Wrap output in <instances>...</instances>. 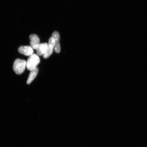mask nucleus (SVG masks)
Wrapping results in <instances>:
<instances>
[{
	"label": "nucleus",
	"instance_id": "f257e3e1",
	"mask_svg": "<svg viewBox=\"0 0 147 147\" xmlns=\"http://www.w3.org/2000/svg\"><path fill=\"white\" fill-rule=\"evenodd\" d=\"M40 62V59L37 55L33 54L28 59L26 67L29 71H31L36 68Z\"/></svg>",
	"mask_w": 147,
	"mask_h": 147
},
{
	"label": "nucleus",
	"instance_id": "f03ea898",
	"mask_svg": "<svg viewBox=\"0 0 147 147\" xmlns=\"http://www.w3.org/2000/svg\"><path fill=\"white\" fill-rule=\"evenodd\" d=\"M26 67V61L17 59L14 62L13 69L16 74L21 75L25 71Z\"/></svg>",
	"mask_w": 147,
	"mask_h": 147
},
{
	"label": "nucleus",
	"instance_id": "7ed1b4c3",
	"mask_svg": "<svg viewBox=\"0 0 147 147\" xmlns=\"http://www.w3.org/2000/svg\"><path fill=\"white\" fill-rule=\"evenodd\" d=\"M55 40L52 37L49 38L48 43H47V47L45 53L43 55L44 58L47 59L52 54L53 50L54 49Z\"/></svg>",
	"mask_w": 147,
	"mask_h": 147
},
{
	"label": "nucleus",
	"instance_id": "20e7f679",
	"mask_svg": "<svg viewBox=\"0 0 147 147\" xmlns=\"http://www.w3.org/2000/svg\"><path fill=\"white\" fill-rule=\"evenodd\" d=\"M51 37L54 38L55 40L54 49L55 52L59 53L61 51L59 34L58 32L55 31L53 33Z\"/></svg>",
	"mask_w": 147,
	"mask_h": 147
},
{
	"label": "nucleus",
	"instance_id": "39448f33",
	"mask_svg": "<svg viewBox=\"0 0 147 147\" xmlns=\"http://www.w3.org/2000/svg\"><path fill=\"white\" fill-rule=\"evenodd\" d=\"M18 51L20 54L25 56H30L34 53V51L30 46H21L18 49Z\"/></svg>",
	"mask_w": 147,
	"mask_h": 147
},
{
	"label": "nucleus",
	"instance_id": "423d86ee",
	"mask_svg": "<svg viewBox=\"0 0 147 147\" xmlns=\"http://www.w3.org/2000/svg\"><path fill=\"white\" fill-rule=\"evenodd\" d=\"M30 47L33 49H36L39 45L40 40L38 37L35 34L30 35L29 36Z\"/></svg>",
	"mask_w": 147,
	"mask_h": 147
},
{
	"label": "nucleus",
	"instance_id": "0eeeda50",
	"mask_svg": "<svg viewBox=\"0 0 147 147\" xmlns=\"http://www.w3.org/2000/svg\"><path fill=\"white\" fill-rule=\"evenodd\" d=\"M47 43L40 44L36 49L37 54L38 56L43 55L47 51Z\"/></svg>",
	"mask_w": 147,
	"mask_h": 147
},
{
	"label": "nucleus",
	"instance_id": "6e6552de",
	"mask_svg": "<svg viewBox=\"0 0 147 147\" xmlns=\"http://www.w3.org/2000/svg\"><path fill=\"white\" fill-rule=\"evenodd\" d=\"M38 72V69L37 67L35 69L30 71V74L29 75L27 81V84H30L34 80L37 75Z\"/></svg>",
	"mask_w": 147,
	"mask_h": 147
}]
</instances>
